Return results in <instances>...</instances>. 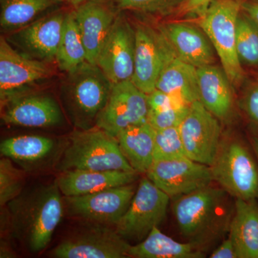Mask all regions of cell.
<instances>
[{"mask_svg":"<svg viewBox=\"0 0 258 258\" xmlns=\"http://www.w3.org/2000/svg\"><path fill=\"white\" fill-rule=\"evenodd\" d=\"M137 188L132 183L88 195L66 197L64 203L71 216L115 225L128 209Z\"/></svg>","mask_w":258,"mask_h":258,"instance_id":"5bb4252c","label":"cell"},{"mask_svg":"<svg viewBox=\"0 0 258 258\" xmlns=\"http://www.w3.org/2000/svg\"><path fill=\"white\" fill-rule=\"evenodd\" d=\"M241 107L253 132L252 136L258 137V80L249 85L242 97Z\"/></svg>","mask_w":258,"mask_h":258,"instance_id":"836d02e7","label":"cell"},{"mask_svg":"<svg viewBox=\"0 0 258 258\" xmlns=\"http://www.w3.org/2000/svg\"><path fill=\"white\" fill-rule=\"evenodd\" d=\"M156 88L186 106L199 101L198 69L175 55L161 71Z\"/></svg>","mask_w":258,"mask_h":258,"instance_id":"603a6c76","label":"cell"},{"mask_svg":"<svg viewBox=\"0 0 258 258\" xmlns=\"http://www.w3.org/2000/svg\"><path fill=\"white\" fill-rule=\"evenodd\" d=\"M220 121L201 102L190 105L179 125L186 157L197 162L212 165L222 142Z\"/></svg>","mask_w":258,"mask_h":258,"instance_id":"9c48e42d","label":"cell"},{"mask_svg":"<svg viewBox=\"0 0 258 258\" xmlns=\"http://www.w3.org/2000/svg\"><path fill=\"white\" fill-rule=\"evenodd\" d=\"M53 139L42 136H19L3 141L2 157H8L23 167L42 162L55 151Z\"/></svg>","mask_w":258,"mask_h":258,"instance_id":"484cf974","label":"cell"},{"mask_svg":"<svg viewBox=\"0 0 258 258\" xmlns=\"http://www.w3.org/2000/svg\"><path fill=\"white\" fill-rule=\"evenodd\" d=\"M112 86L97 64L86 62L69 74L61 87V98L75 126L81 130L96 126L97 118L106 104Z\"/></svg>","mask_w":258,"mask_h":258,"instance_id":"7a4b0ae2","label":"cell"},{"mask_svg":"<svg viewBox=\"0 0 258 258\" xmlns=\"http://www.w3.org/2000/svg\"><path fill=\"white\" fill-rule=\"evenodd\" d=\"M64 0H0V26L13 32L40 18Z\"/></svg>","mask_w":258,"mask_h":258,"instance_id":"4316f807","label":"cell"},{"mask_svg":"<svg viewBox=\"0 0 258 258\" xmlns=\"http://www.w3.org/2000/svg\"><path fill=\"white\" fill-rule=\"evenodd\" d=\"M52 76V70L46 62L24 55L5 37H0L1 106L13 98L27 94L32 88Z\"/></svg>","mask_w":258,"mask_h":258,"instance_id":"ba28073f","label":"cell"},{"mask_svg":"<svg viewBox=\"0 0 258 258\" xmlns=\"http://www.w3.org/2000/svg\"><path fill=\"white\" fill-rule=\"evenodd\" d=\"M229 237L237 258H258V200L236 199Z\"/></svg>","mask_w":258,"mask_h":258,"instance_id":"7402d4cb","label":"cell"},{"mask_svg":"<svg viewBox=\"0 0 258 258\" xmlns=\"http://www.w3.org/2000/svg\"><path fill=\"white\" fill-rule=\"evenodd\" d=\"M210 257L211 258H237L235 246L230 237L224 240L219 247H217Z\"/></svg>","mask_w":258,"mask_h":258,"instance_id":"8d00e7d4","label":"cell"},{"mask_svg":"<svg viewBox=\"0 0 258 258\" xmlns=\"http://www.w3.org/2000/svg\"><path fill=\"white\" fill-rule=\"evenodd\" d=\"M149 111L147 95L132 80L115 83L98 115L96 126L116 137L128 127L147 122Z\"/></svg>","mask_w":258,"mask_h":258,"instance_id":"30bf717a","label":"cell"},{"mask_svg":"<svg viewBox=\"0 0 258 258\" xmlns=\"http://www.w3.org/2000/svg\"><path fill=\"white\" fill-rule=\"evenodd\" d=\"M67 12L55 10L12 32L7 40L24 55L42 62L55 60Z\"/></svg>","mask_w":258,"mask_h":258,"instance_id":"9a60e30c","label":"cell"},{"mask_svg":"<svg viewBox=\"0 0 258 258\" xmlns=\"http://www.w3.org/2000/svg\"><path fill=\"white\" fill-rule=\"evenodd\" d=\"M57 181L23 190L8 204V217L14 238L32 253L50 243L63 214V202Z\"/></svg>","mask_w":258,"mask_h":258,"instance_id":"6da1fadb","label":"cell"},{"mask_svg":"<svg viewBox=\"0 0 258 258\" xmlns=\"http://www.w3.org/2000/svg\"><path fill=\"white\" fill-rule=\"evenodd\" d=\"M147 176L170 198H176L211 185L210 166L186 156L154 161Z\"/></svg>","mask_w":258,"mask_h":258,"instance_id":"7c38bea8","label":"cell"},{"mask_svg":"<svg viewBox=\"0 0 258 258\" xmlns=\"http://www.w3.org/2000/svg\"><path fill=\"white\" fill-rule=\"evenodd\" d=\"M199 101L220 121L232 118L235 110L233 86L222 68H198Z\"/></svg>","mask_w":258,"mask_h":258,"instance_id":"ffe728a7","label":"cell"},{"mask_svg":"<svg viewBox=\"0 0 258 258\" xmlns=\"http://www.w3.org/2000/svg\"><path fill=\"white\" fill-rule=\"evenodd\" d=\"M135 49V29L123 15H117L96 61L112 85L132 80Z\"/></svg>","mask_w":258,"mask_h":258,"instance_id":"4fadbf2b","label":"cell"},{"mask_svg":"<svg viewBox=\"0 0 258 258\" xmlns=\"http://www.w3.org/2000/svg\"><path fill=\"white\" fill-rule=\"evenodd\" d=\"M184 156L186 154L179 127L155 130L154 161L167 160Z\"/></svg>","mask_w":258,"mask_h":258,"instance_id":"4dcf8cb0","label":"cell"},{"mask_svg":"<svg viewBox=\"0 0 258 258\" xmlns=\"http://www.w3.org/2000/svg\"><path fill=\"white\" fill-rule=\"evenodd\" d=\"M108 1L88 2L76 7L75 17L86 52V60L97 59L118 13Z\"/></svg>","mask_w":258,"mask_h":258,"instance_id":"ac0fdd59","label":"cell"},{"mask_svg":"<svg viewBox=\"0 0 258 258\" xmlns=\"http://www.w3.org/2000/svg\"><path fill=\"white\" fill-rule=\"evenodd\" d=\"M189 107L176 106L162 111H149L147 122L155 130L179 127Z\"/></svg>","mask_w":258,"mask_h":258,"instance_id":"d6a6232c","label":"cell"},{"mask_svg":"<svg viewBox=\"0 0 258 258\" xmlns=\"http://www.w3.org/2000/svg\"><path fill=\"white\" fill-rule=\"evenodd\" d=\"M58 169L135 171L122 154L116 138L97 126L71 136Z\"/></svg>","mask_w":258,"mask_h":258,"instance_id":"3957f363","label":"cell"},{"mask_svg":"<svg viewBox=\"0 0 258 258\" xmlns=\"http://www.w3.org/2000/svg\"><path fill=\"white\" fill-rule=\"evenodd\" d=\"M70 4L74 5L75 7L79 6V5L83 4V3H88V2L93 1H108V0H64Z\"/></svg>","mask_w":258,"mask_h":258,"instance_id":"f35d334b","label":"cell"},{"mask_svg":"<svg viewBox=\"0 0 258 258\" xmlns=\"http://www.w3.org/2000/svg\"><path fill=\"white\" fill-rule=\"evenodd\" d=\"M242 11L258 28V0L242 1Z\"/></svg>","mask_w":258,"mask_h":258,"instance_id":"74e56055","label":"cell"},{"mask_svg":"<svg viewBox=\"0 0 258 258\" xmlns=\"http://www.w3.org/2000/svg\"><path fill=\"white\" fill-rule=\"evenodd\" d=\"M1 106L2 120L6 124L46 128L57 126L63 122L60 106L47 95L27 93Z\"/></svg>","mask_w":258,"mask_h":258,"instance_id":"e0dca14e","label":"cell"},{"mask_svg":"<svg viewBox=\"0 0 258 258\" xmlns=\"http://www.w3.org/2000/svg\"><path fill=\"white\" fill-rule=\"evenodd\" d=\"M138 174L135 171L72 169L62 171L56 181L64 197L81 196L132 184Z\"/></svg>","mask_w":258,"mask_h":258,"instance_id":"44dd1931","label":"cell"},{"mask_svg":"<svg viewBox=\"0 0 258 258\" xmlns=\"http://www.w3.org/2000/svg\"><path fill=\"white\" fill-rule=\"evenodd\" d=\"M128 255L134 258H202L205 253L201 244L178 242L156 227L139 243L129 245Z\"/></svg>","mask_w":258,"mask_h":258,"instance_id":"d4e9b609","label":"cell"},{"mask_svg":"<svg viewBox=\"0 0 258 258\" xmlns=\"http://www.w3.org/2000/svg\"><path fill=\"white\" fill-rule=\"evenodd\" d=\"M236 50L242 66L258 69V28L242 11L237 19Z\"/></svg>","mask_w":258,"mask_h":258,"instance_id":"f1b7e54d","label":"cell"},{"mask_svg":"<svg viewBox=\"0 0 258 258\" xmlns=\"http://www.w3.org/2000/svg\"><path fill=\"white\" fill-rule=\"evenodd\" d=\"M170 199L147 176L143 178L115 230L126 241L144 240L165 218Z\"/></svg>","mask_w":258,"mask_h":258,"instance_id":"52a82bcc","label":"cell"},{"mask_svg":"<svg viewBox=\"0 0 258 258\" xmlns=\"http://www.w3.org/2000/svg\"><path fill=\"white\" fill-rule=\"evenodd\" d=\"M149 111H159L176 106H189L183 104L167 93L162 92L156 88L147 95Z\"/></svg>","mask_w":258,"mask_h":258,"instance_id":"e575fe53","label":"cell"},{"mask_svg":"<svg viewBox=\"0 0 258 258\" xmlns=\"http://www.w3.org/2000/svg\"><path fill=\"white\" fill-rule=\"evenodd\" d=\"M212 0H182L177 9L180 16H200Z\"/></svg>","mask_w":258,"mask_h":258,"instance_id":"d590c367","label":"cell"},{"mask_svg":"<svg viewBox=\"0 0 258 258\" xmlns=\"http://www.w3.org/2000/svg\"><path fill=\"white\" fill-rule=\"evenodd\" d=\"M159 30L181 60L197 69L215 64V49L200 27L191 23L173 22L164 24Z\"/></svg>","mask_w":258,"mask_h":258,"instance_id":"d6986e66","label":"cell"},{"mask_svg":"<svg viewBox=\"0 0 258 258\" xmlns=\"http://www.w3.org/2000/svg\"><path fill=\"white\" fill-rule=\"evenodd\" d=\"M55 60L59 69L68 74L87 62L86 49L74 11L66 13Z\"/></svg>","mask_w":258,"mask_h":258,"instance_id":"83f0119b","label":"cell"},{"mask_svg":"<svg viewBox=\"0 0 258 258\" xmlns=\"http://www.w3.org/2000/svg\"><path fill=\"white\" fill-rule=\"evenodd\" d=\"M126 160L136 172L147 174L154 161L155 130L148 122L121 131L115 137Z\"/></svg>","mask_w":258,"mask_h":258,"instance_id":"cb8c5ba5","label":"cell"},{"mask_svg":"<svg viewBox=\"0 0 258 258\" xmlns=\"http://www.w3.org/2000/svg\"><path fill=\"white\" fill-rule=\"evenodd\" d=\"M242 0H212L198 17L199 27L210 39L232 86L238 88L245 72L236 50L237 19L242 11Z\"/></svg>","mask_w":258,"mask_h":258,"instance_id":"277c9868","label":"cell"},{"mask_svg":"<svg viewBox=\"0 0 258 258\" xmlns=\"http://www.w3.org/2000/svg\"><path fill=\"white\" fill-rule=\"evenodd\" d=\"M249 141H250V143L252 144V147L253 148L254 152L258 159V137L251 136Z\"/></svg>","mask_w":258,"mask_h":258,"instance_id":"ab89813d","label":"cell"},{"mask_svg":"<svg viewBox=\"0 0 258 258\" xmlns=\"http://www.w3.org/2000/svg\"><path fill=\"white\" fill-rule=\"evenodd\" d=\"M120 10L151 14H165L175 9L182 0H114Z\"/></svg>","mask_w":258,"mask_h":258,"instance_id":"1f68e13d","label":"cell"},{"mask_svg":"<svg viewBox=\"0 0 258 258\" xmlns=\"http://www.w3.org/2000/svg\"><path fill=\"white\" fill-rule=\"evenodd\" d=\"M129 244L116 231L93 227L61 242L51 251L55 258L128 257Z\"/></svg>","mask_w":258,"mask_h":258,"instance_id":"2e32d148","label":"cell"},{"mask_svg":"<svg viewBox=\"0 0 258 258\" xmlns=\"http://www.w3.org/2000/svg\"><path fill=\"white\" fill-rule=\"evenodd\" d=\"M226 191L211 185L174 198L172 211L181 235L202 244L220 221Z\"/></svg>","mask_w":258,"mask_h":258,"instance_id":"8992f818","label":"cell"},{"mask_svg":"<svg viewBox=\"0 0 258 258\" xmlns=\"http://www.w3.org/2000/svg\"><path fill=\"white\" fill-rule=\"evenodd\" d=\"M210 169L213 181L235 200H258V159L250 141H222Z\"/></svg>","mask_w":258,"mask_h":258,"instance_id":"5b68a950","label":"cell"},{"mask_svg":"<svg viewBox=\"0 0 258 258\" xmlns=\"http://www.w3.org/2000/svg\"><path fill=\"white\" fill-rule=\"evenodd\" d=\"M25 173L17 169L13 160L2 157L0 159V205L4 207L23 191Z\"/></svg>","mask_w":258,"mask_h":258,"instance_id":"f546056e","label":"cell"},{"mask_svg":"<svg viewBox=\"0 0 258 258\" xmlns=\"http://www.w3.org/2000/svg\"><path fill=\"white\" fill-rule=\"evenodd\" d=\"M136 49L132 81L148 95L156 89L161 71L175 55L170 43L160 30L147 25L135 29Z\"/></svg>","mask_w":258,"mask_h":258,"instance_id":"8fae6325","label":"cell"}]
</instances>
